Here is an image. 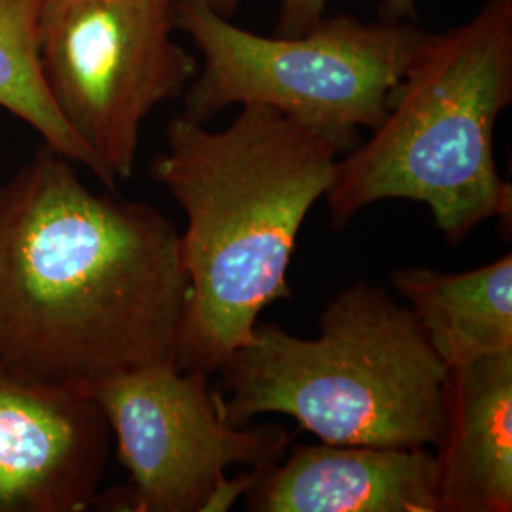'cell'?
Listing matches in <instances>:
<instances>
[{"mask_svg":"<svg viewBox=\"0 0 512 512\" xmlns=\"http://www.w3.org/2000/svg\"><path fill=\"white\" fill-rule=\"evenodd\" d=\"M74 165L42 145L0 186V361L71 387L177 365L188 296L177 224L95 194Z\"/></svg>","mask_w":512,"mask_h":512,"instance_id":"cell-1","label":"cell"},{"mask_svg":"<svg viewBox=\"0 0 512 512\" xmlns=\"http://www.w3.org/2000/svg\"><path fill=\"white\" fill-rule=\"evenodd\" d=\"M342 154L321 131L268 107L243 105L224 129L184 112L171 118L150 175L186 217L181 370L219 372L260 313L293 296L296 239Z\"/></svg>","mask_w":512,"mask_h":512,"instance_id":"cell-2","label":"cell"},{"mask_svg":"<svg viewBox=\"0 0 512 512\" xmlns=\"http://www.w3.org/2000/svg\"><path fill=\"white\" fill-rule=\"evenodd\" d=\"M511 103L512 0H486L467 23L425 31L384 120L336 164L325 196L332 226L385 200L427 205L450 247L486 220L509 224L494 129Z\"/></svg>","mask_w":512,"mask_h":512,"instance_id":"cell-3","label":"cell"},{"mask_svg":"<svg viewBox=\"0 0 512 512\" xmlns=\"http://www.w3.org/2000/svg\"><path fill=\"white\" fill-rule=\"evenodd\" d=\"M228 425L283 414L321 442L387 448L437 444L448 368L408 306L365 279L336 294L319 334L256 323L219 370Z\"/></svg>","mask_w":512,"mask_h":512,"instance_id":"cell-4","label":"cell"},{"mask_svg":"<svg viewBox=\"0 0 512 512\" xmlns=\"http://www.w3.org/2000/svg\"><path fill=\"white\" fill-rule=\"evenodd\" d=\"M175 23L203 57L183 93L184 114L207 122L234 105L268 107L321 131L344 154L361 129L384 120L425 35L403 21L334 16L298 37H260L200 0H177Z\"/></svg>","mask_w":512,"mask_h":512,"instance_id":"cell-5","label":"cell"},{"mask_svg":"<svg viewBox=\"0 0 512 512\" xmlns=\"http://www.w3.org/2000/svg\"><path fill=\"white\" fill-rule=\"evenodd\" d=\"M177 0H44L38 63L65 122L114 175L128 181L141 129L200 71L173 38Z\"/></svg>","mask_w":512,"mask_h":512,"instance_id":"cell-6","label":"cell"},{"mask_svg":"<svg viewBox=\"0 0 512 512\" xmlns=\"http://www.w3.org/2000/svg\"><path fill=\"white\" fill-rule=\"evenodd\" d=\"M88 389L131 476L126 511H230L291 442L275 423L228 425L209 376L175 363L122 372Z\"/></svg>","mask_w":512,"mask_h":512,"instance_id":"cell-7","label":"cell"},{"mask_svg":"<svg viewBox=\"0 0 512 512\" xmlns=\"http://www.w3.org/2000/svg\"><path fill=\"white\" fill-rule=\"evenodd\" d=\"M110 437L88 387L46 384L0 361V512L90 509Z\"/></svg>","mask_w":512,"mask_h":512,"instance_id":"cell-8","label":"cell"},{"mask_svg":"<svg viewBox=\"0 0 512 512\" xmlns=\"http://www.w3.org/2000/svg\"><path fill=\"white\" fill-rule=\"evenodd\" d=\"M255 512H439L425 448L298 444L243 495Z\"/></svg>","mask_w":512,"mask_h":512,"instance_id":"cell-9","label":"cell"},{"mask_svg":"<svg viewBox=\"0 0 512 512\" xmlns=\"http://www.w3.org/2000/svg\"><path fill=\"white\" fill-rule=\"evenodd\" d=\"M439 512L512 511V351L448 370Z\"/></svg>","mask_w":512,"mask_h":512,"instance_id":"cell-10","label":"cell"},{"mask_svg":"<svg viewBox=\"0 0 512 512\" xmlns=\"http://www.w3.org/2000/svg\"><path fill=\"white\" fill-rule=\"evenodd\" d=\"M448 370L512 351V256L461 274L404 268L391 275Z\"/></svg>","mask_w":512,"mask_h":512,"instance_id":"cell-11","label":"cell"},{"mask_svg":"<svg viewBox=\"0 0 512 512\" xmlns=\"http://www.w3.org/2000/svg\"><path fill=\"white\" fill-rule=\"evenodd\" d=\"M44 0H0V110L35 129L44 145L86 167L116 192V179L65 122L38 63V23Z\"/></svg>","mask_w":512,"mask_h":512,"instance_id":"cell-12","label":"cell"},{"mask_svg":"<svg viewBox=\"0 0 512 512\" xmlns=\"http://www.w3.org/2000/svg\"><path fill=\"white\" fill-rule=\"evenodd\" d=\"M327 0H281L277 37H298L311 31L325 18ZM387 21H403L416 16V0H387L382 8Z\"/></svg>","mask_w":512,"mask_h":512,"instance_id":"cell-13","label":"cell"},{"mask_svg":"<svg viewBox=\"0 0 512 512\" xmlns=\"http://www.w3.org/2000/svg\"><path fill=\"white\" fill-rule=\"evenodd\" d=\"M203 4H207L209 8H213L215 12H219L220 16L228 18L236 8H238L241 0H200Z\"/></svg>","mask_w":512,"mask_h":512,"instance_id":"cell-14","label":"cell"}]
</instances>
